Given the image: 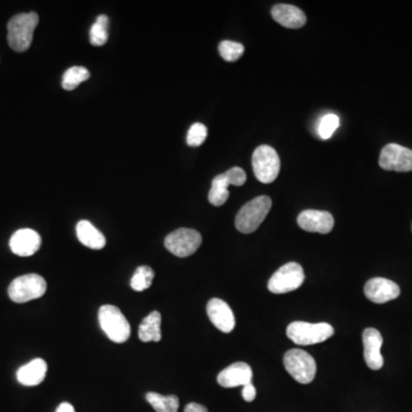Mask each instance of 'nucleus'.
<instances>
[{
    "mask_svg": "<svg viewBox=\"0 0 412 412\" xmlns=\"http://www.w3.org/2000/svg\"><path fill=\"white\" fill-rule=\"evenodd\" d=\"M57 412H75V409H73V406L70 403L64 402L59 406Z\"/></svg>",
    "mask_w": 412,
    "mask_h": 412,
    "instance_id": "31",
    "label": "nucleus"
},
{
    "mask_svg": "<svg viewBox=\"0 0 412 412\" xmlns=\"http://www.w3.org/2000/svg\"><path fill=\"white\" fill-rule=\"evenodd\" d=\"M185 412H208V409L199 403H189L185 408Z\"/></svg>",
    "mask_w": 412,
    "mask_h": 412,
    "instance_id": "30",
    "label": "nucleus"
},
{
    "mask_svg": "<svg viewBox=\"0 0 412 412\" xmlns=\"http://www.w3.org/2000/svg\"><path fill=\"white\" fill-rule=\"evenodd\" d=\"M90 71L84 66H71L66 70L62 78V87L66 91H73L79 84L90 78Z\"/></svg>",
    "mask_w": 412,
    "mask_h": 412,
    "instance_id": "23",
    "label": "nucleus"
},
{
    "mask_svg": "<svg viewBox=\"0 0 412 412\" xmlns=\"http://www.w3.org/2000/svg\"><path fill=\"white\" fill-rule=\"evenodd\" d=\"M271 199L268 196H259L246 203L235 219V227L242 234H251L258 229L271 208Z\"/></svg>",
    "mask_w": 412,
    "mask_h": 412,
    "instance_id": "2",
    "label": "nucleus"
},
{
    "mask_svg": "<svg viewBox=\"0 0 412 412\" xmlns=\"http://www.w3.org/2000/svg\"><path fill=\"white\" fill-rule=\"evenodd\" d=\"M246 181V174L241 167H232L225 173L219 174L212 181L208 192V201L214 206H221L229 199L228 187L243 186Z\"/></svg>",
    "mask_w": 412,
    "mask_h": 412,
    "instance_id": "9",
    "label": "nucleus"
},
{
    "mask_svg": "<svg viewBox=\"0 0 412 412\" xmlns=\"http://www.w3.org/2000/svg\"><path fill=\"white\" fill-rule=\"evenodd\" d=\"M400 293V287L395 282L381 277L369 280L364 287L365 297L376 304H385L397 299Z\"/></svg>",
    "mask_w": 412,
    "mask_h": 412,
    "instance_id": "12",
    "label": "nucleus"
},
{
    "mask_svg": "<svg viewBox=\"0 0 412 412\" xmlns=\"http://www.w3.org/2000/svg\"><path fill=\"white\" fill-rule=\"evenodd\" d=\"M242 395L243 399H244L246 402H252V401L255 400V397H257V390H255V388L252 383L251 384L243 386Z\"/></svg>",
    "mask_w": 412,
    "mask_h": 412,
    "instance_id": "29",
    "label": "nucleus"
},
{
    "mask_svg": "<svg viewBox=\"0 0 412 412\" xmlns=\"http://www.w3.org/2000/svg\"><path fill=\"white\" fill-rule=\"evenodd\" d=\"M206 312H208L210 321L213 323L218 330H220L224 334H229L234 330L235 316L226 301L218 299V298L210 300L206 306Z\"/></svg>",
    "mask_w": 412,
    "mask_h": 412,
    "instance_id": "14",
    "label": "nucleus"
},
{
    "mask_svg": "<svg viewBox=\"0 0 412 412\" xmlns=\"http://www.w3.org/2000/svg\"><path fill=\"white\" fill-rule=\"evenodd\" d=\"M305 280V273L301 266L297 262L284 264L268 282V290L275 294L291 292L299 289Z\"/></svg>",
    "mask_w": 412,
    "mask_h": 412,
    "instance_id": "8",
    "label": "nucleus"
},
{
    "mask_svg": "<svg viewBox=\"0 0 412 412\" xmlns=\"http://www.w3.org/2000/svg\"><path fill=\"white\" fill-rule=\"evenodd\" d=\"M383 341V336L377 329L368 327L363 332L364 361L371 370H379L384 365V359L381 353Z\"/></svg>",
    "mask_w": 412,
    "mask_h": 412,
    "instance_id": "15",
    "label": "nucleus"
},
{
    "mask_svg": "<svg viewBox=\"0 0 412 412\" xmlns=\"http://www.w3.org/2000/svg\"><path fill=\"white\" fill-rule=\"evenodd\" d=\"M208 136V129L204 124L196 123L189 129L187 134V145L190 147H199L203 145Z\"/></svg>",
    "mask_w": 412,
    "mask_h": 412,
    "instance_id": "28",
    "label": "nucleus"
},
{
    "mask_svg": "<svg viewBox=\"0 0 412 412\" xmlns=\"http://www.w3.org/2000/svg\"><path fill=\"white\" fill-rule=\"evenodd\" d=\"M201 246V235L195 229L180 228L167 235L165 248L179 258L194 255Z\"/></svg>",
    "mask_w": 412,
    "mask_h": 412,
    "instance_id": "10",
    "label": "nucleus"
},
{
    "mask_svg": "<svg viewBox=\"0 0 412 412\" xmlns=\"http://www.w3.org/2000/svg\"><path fill=\"white\" fill-rule=\"evenodd\" d=\"M298 226L309 233L329 234L334 229V219L332 214L320 210H306L297 219Z\"/></svg>",
    "mask_w": 412,
    "mask_h": 412,
    "instance_id": "13",
    "label": "nucleus"
},
{
    "mask_svg": "<svg viewBox=\"0 0 412 412\" xmlns=\"http://www.w3.org/2000/svg\"><path fill=\"white\" fill-rule=\"evenodd\" d=\"M162 316L159 313L151 312L147 318H143L138 327V338L143 343L155 341L158 343L162 339L161 332Z\"/></svg>",
    "mask_w": 412,
    "mask_h": 412,
    "instance_id": "21",
    "label": "nucleus"
},
{
    "mask_svg": "<svg viewBox=\"0 0 412 412\" xmlns=\"http://www.w3.org/2000/svg\"><path fill=\"white\" fill-rule=\"evenodd\" d=\"M334 327L329 323H308V322H293L287 327V336L293 343L302 346L323 343L332 337Z\"/></svg>",
    "mask_w": 412,
    "mask_h": 412,
    "instance_id": "3",
    "label": "nucleus"
},
{
    "mask_svg": "<svg viewBox=\"0 0 412 412\" xmlns=\"http://www.w3.org/2000/svg\"><path fill=\"white\" fill-rule=\"evenodd\" d=\"M219 53L225 61L234 62L239 60L244 53V46L241 43L232 41H221L219 45Z\"/></svg>",
    "mask_w": 412,
    "mask_h": 412,
    "instance_id": "27",
    "label": "nucleus"
},
{
    "mask_svg": "<svg viewBox=\"0 0 412 412\" xmlns=\"http://www.w3.org/2000/svg\"><path fill=\"white\" fill-rule=\"evenodd\" d=\"M252 369L244 362H236L229 365L218 375V384L225 388L246 386L252 383Z\"/></svg>",
    "mask_w": 412,
    "mask_h": 412,
    "instance_id": "16",
    "label": "nucleus"
},
{
    "mask_svg": "<svg viewBox=\"0 0 412 412\" xmlns=\"http://www.w3.org/2000/svg\"><path fill=\"white\" fill-rule=\"evenodd\" d=\"M379 165L386 171H412V150L397 143L385 145L379 157Z\"/></svg>",
    "mask_w": 412,
    "mask_h": 412,
    "instance_id": "11",
    "label": "nucleus"
},
{
    "mask_svg": "<svg viewBox=\"0 0 412 412\" xmlns=\"http://www.w3.org/2000/svg\"><path fill=\"white\" fill-rule=\"evenodd\" d=\"M252 166L255 178L260 183H271L276 180L280 173V157L271 145H262L253 152Z\"/></svg>",
    "mask_w": 412,
    "mask_h": 412,
    "instance_id": "6",
    "label": "nucleus"
},
{
    "mask_svg": "<svg viewBox=\"0 0 412 412\" xmlns=\"http://www.w3.org/2000/svg\"><path fill=\"white\" fill-rule=\"evenodd\" d=\"M154 277V271L149 266H140L131 280V287L138 292L145 291L151 287Z\"/></svg>",
    "mask_w": 412,
    "mask_h": 412,
    "instance_id": "25",
    "label": "nucleus"
},
{
    "mask_svg": "<svg viewBox=\"0 0 412 412\" xmlns=\"http://www.w3.org/2000/svg\"><path fill=\"white\" fill-rule=\"evenodd\" d=\"M271 16L277 23L289 29L302 28L307 20L305 13L302 12L299 7L287 3L275 5L271 10Z\"/></svg>",
    "mask_w": 412,
    "mask_h": 412,
    "instance_id": "18",
    "label": "nucleus"
},
{
    "mask_svg": "<svg viewBox=\"0 0 412 412\" xmlns=\"http://www.w3.org/2000/svg\"><path fill=\"white\" fill-rule=\"evenodd\" d=\"M41 239L35 230L24 228L14 233L10 241L13 253L20 257H30L39 250Z\"/></svg>",
    "mask_w": 412,
    "mask_h": 412,
    "instance_id": "17",
    "label": "nucleus"
},
{
    "mask_svg": "<svg viewBox=\"0 0 412 412\" xmlns=\"http://www.w3.org/2000/svg\"><path fill=\"white\" fill-rule=\"evenodd\" d=\"M284 367L290 376L300 384H309L316 375V362L311 354L301 350H291L284 355Z\"/></svg>",
    "mask_w": 412,
    "mask_h": 412,
    "instance_id": "7",
    "label": "nucleus"
},
{
    "mask_svg": "<svg viewBox=\"0 0 412 412\" xmlns=\"http://www.w3.org/2000/svg\"><path fill=\"white\" fill-rule=\"evenodd\" d=\"M411 229H412V227H411Z\"/></svg>",
    "mask_w": 412,
    "mask_h": 412,
    "instance_id": "32",
    "label": "nucleus"
},
{
    "mask_svg": "<svg viewBox=\"0 0 412 412\" xmlns=\"http://www.w3.org/2000/svg\"><path fill=\"white\" fill-rule=\"evenodd\" d=\"M39 17L37 13H21L13 16L7 24V41L10 48L15 52H25L31 46L34 32L37 28Z\"/></svg>",
    "mask_w": 412,
    "mask_h": 412,
    "instance_id": "1",
    "label": "nucleus"
},
{
    "mask_svg": "<svg viewBox=\"0 0 412 412\" xmlns=\"http://www.w3.org/2000/svg\"><path fill=\"white\" fill-rule=\"evenodd\" d=\"M48 284L44 277L37 274H27L17 277L8 287V296L17 304L31 301L44 296Z\"/></svg>",
    "mask_w": 412,
    "mask_h": 412,
    "instance_id": "5",
    "label": "nucleus"
},
{
    "mask_svg": "<svg viewBox=\"0 0 412 412\" xmlns=\"http://www.w3.org/2000/svg\"><path fill=\"white\" fill-rule=\"evenodd\" d=\"M145 399L156 412H178L179 410V399L176 395H162L151 392L145 395Z\"/></svg>",
    "mask_w": 412,
    "mask_h": 412,
    "instance_id": "22",
    "label": "nucleus"
},
{
    "mask_svg": "<svg viewBox=\"0 0 412 412\" xmlns=\"http://www.w3.org/2000/svg\"><path fill=\"white\" fill-rule=\"evenodd\" d=\"M48 372V363L44 360H32L31 362L23 365L17 370L16 378L20 384L24 386H37L41 384L46 377Z\"/></svg>",
    "mask_w": 412,
    "mask_h": 412,
    "instance_id": "19",
    "label": "nucleus"
},
{
    "mask_svg": "<svg viewBox=\"0 0 412 412\" xmlns=\"http://www.w3.org/2000/svg\"><path fill=\"white\" fill-rule=\"evenodd\" d=\"M340 126V118L336 113H327L318 125V136L322 140H329Z\"/></svg>",
    "mask_w": 412,
    "mask_h": 412,
    "instance_id": "26",
    "label": "nucleus"
},
{
    "mask_svg": "<svg viewBox=\"0 0 412 412\" xmlns=\"http://www.w3.org/2000/svg\"><path fill=\"white\" fill-rule=\"evenodd\" d=\"M99 323L107 337L116 343H123L131 336L129 323L115 306L104 305L99 311Z\"/></svg>",
    "mask_w": 412,
    "mask_h": 412,
    "instance_id": "4",
    "label": "nucleus"
},
{
    "mask_svg": "<svg viewBox=\"0 0 412 412\" xmlns=\"http://www.w3.org/2000/svg\"><path fill=\"white\" fill-rule=\"evenodd\" d=\"M76 233H77L79 242L90 249L101 250L106 246V239H104V234L97 229L90 221H79L76 227Z\"/></svg>",
    "mask_w": 412,
    "mask_h": 412,
    "instance_id": "20",
    "label": "nucleus"
},
{
    "mask_svg": "<svg viewBox=\"0 0 412 412\" xmlns=\"http://www.w3.org/2000/svg\"><path fill=\"white\" fill-rule=\"evenodd\" d=\"M108 25H109V19L107 15L102 14L97 17L90 31V39L93 46H102L107 43Z\"/></svg>",
    "mask_w": 412,
    "mask_h": 412,
    "instance_id": "24",
    "label": "nucleus"
}]
</instances>
